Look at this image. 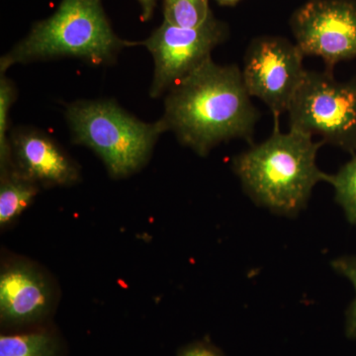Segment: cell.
<instances>
[{
    "instance_id": "11",
    "label": "cell",
    "mask_w": 356,
    "mask_h": 356,
    "mask_svg": "<svg viewBox=\"0 0 356 356\" xmlns=\"http://www.w3.org/2000/svg\"><path fill=\"white\" fill-rule=\"evenodd\" d=\"M36 182L11 168L1 173L0 185V224H8L16 219L31 204L38 193Z\"/></svg>"
},
{
    "instance_id": "4",
    "label": "cell",
    "mask_w": 356,
    "mask_h": 356,
    "mask_svg": "<svg viewBox=\"0 0 356 356\" xmlns=\"http://www.w3.org/2000/svg\"><path fill=\"white\" fill-rule=\"evenodd\" d=\"M65 118L74 144L95 151L110 175L124 177L147 163L159 136L161 120L146 123L112 100H83L69 105Z\"/></svg>"
},
{
    "instance_id": "9",
    "label": "cell",
    "mask_w": 356,
    "mask_h": 356,
    "mask_svg": "<svg viewBox=\"0 0 356 356\" xmlns=\"http://www.w3.org/2000/svg\"><path fill=\"white\" fill-rule=\"evenodd\" d=\"M13 168L38 184L69 185L79 178L74 161L48 134L17 128L10 134Z\"/></svg>"
},
{
    "instance_id": "7",
    "label": "cell",
    "mask_w": 356,
    "mask_h": 356,
    "mask_svg": "<svg viewBox=\"0 0 356 356\" xmlns=\"http://www.w3.org/2000/svg\"><path fill=\"white\" fill-rule=\"evenodd\" d=\"M304 54L282 37L252 40L243 57L242 76L248 95L268 107L273 119L286 113L304 81Z\"/></svg>"
},
{
    "instance_id": "16",
    "label": "cell",
    "mask_w": 356,
    "mask_h": 356,
    "mask_svg": "<svg viewBox=\"0 0 356 356\" xmlns=\"http://www.w3.org/2000/svg\"><path fill=\"white\" fill-rule=\"evenodd\" d=\"M337 273L350 281L355 290V298L346 312V332L350 339H356V255L339 257L332 262Z\"/></svg>"
},
{
    "instance_id": "14",
    "label": "cell",
    "mask_w": 356,
    "mask_h": 356,
    "mask_svg": "<svg viewBox=\"0 0 356 356\" xmlns=\"http://www.w3.org/2000/svg\"><path fill=\"white\" fill-rule=\"evenodd\" d=\"M212 14L209 0H163L165 21L180 27H197Z\"/></svg>"
},
{
    "instance_id": "17",
    "label": "cell",
    "mask_w": 356,
    "mask_h": 356,
    "mask_svg": "<svg viewBox=\"0 0 356 356\" xmlns=\"http://www.w3.org/2000/svg\"><path fill=\"white\" fill-rule=\"evenodd\" d=\"M181 356H220L214 350L205 346H193L182 353Z\"/></svg>"
},
{
    "instance_id": "15",
    "label": "cell",
    "mask_w": 356,
    "mask_h": 356,
    "mask_svg": "<svg viewBox=\"0 0 356 356\" xmlns=\"http://www.w3.org/2000/svg\"><path fill=\"white\" fill-rule=\"evenodd\" d=\"M16 88L13 81L1 74L0 79V165L1 173L13 168L11 154L9 111L15 102Z\"/></svg>"
},
{
    "instance_id": "1",
    "label": "cell",
    "mask_w": 356,
    "mask_h": 356,
    "mask_svg": "<svg viewBox=\"0 0 356 356\" xmlns=\"http://www.w3.org/2000/svg\"><path fill=\"white\" fill-rule=\"evenodd\" d=\"M250 98L242 70L211 58L168 91L159 120L180 144L205 156L221 143L252 142L261 115Z\"/></svg>"
},
{
    "instance_id": "3",
    "label": "cell",
    "mask_w": 356,
    "mask_h": 356,
    "mask_svg": "<svg viewBox=\"0 0 356 356\" xmlns=\"http://www.w3.org/2000/svg\"><path fill=\"white\" fill-rule=\"evenodd\" d=\"M137 44L117 36L102 0H62L50 17L33 26L29 34L1 58L0 74L14 65L58 58L107 65L122 49Z\"/></svg>"
},
{
    "instance_id": "12",
    "label": "cell",
    "mask_w": 356,
    "mask_h": 356,
    "mask_svg": "<svg viewBox=\"0 0 356 356\" xmlns=\"http://www.w3.org/2000/svg\"><path fill=\"white\" fill-rule=\"evenodd\" d=\"M327 182L334 187V198L346 219L356 226V153L336 175H329Z\"/></svg>"
},
{
    "instance_id": "5",
    "label": "cell",
    "mask_w": 356,
    "mask_h": 356,
    "mask_svg": "<svg viewBox=\"0 0 356 356\" xmlns=\"http://www.w3.org/2000/svg\"><path fill=\"white\" fill-rule=\"evenodd\" d=\"M287 113L291 130L356 153V79L343 83L329 70H307Z\"/></svg>"
},
{
    "instance_id": "8",
    "label": "cell",
    "mask_w": 356,
    "mask_h": 356,
    "mask_svg": "<svg viewBox=\"0 0 356 356\" xmlns=\"http://www.w3.org/2000/svg\"><path fill=\"white\" fill-rule=\"evenodd\" d=\"M293 35L304 56L324 60L327 70L356 58V0H310L293 14Z\"/></svg>"
},
{
    "instance_id": "13",
    "label": "cell",
    "mask_w": 356,
    "mask_h": 356,
    "mask_svg": "<svg viewBox=\"0 0 356 356\" xmlns=\"http://www.w3.org/2000/svg\"><path fill=\"white\" fill-rule=\"evenodd\" d=\"M55 350L53 339L44 332L0 337V356H54Z\"/></svg>"
},
{
    "instance_id": "18",
    "label": "cell",
    "mask_w": 356,
    "mask_h": 356,
    "mask_svg": "<svg viewBox=\"0 0 356 356\" xmlns=\"http://www.w3.org/2000/svg\"><path fill=\"white\" fill-rule=\"evenodd\" d=\"M142 7V16L144 20H149L153 15L156 6V0H138Z\"/></svg>"
},
{
    "instance_id": "6",
    "label": "cell",
    "mask_w": 356,
    "mask_h": 356,
    "mask_svg": "<svg viewBox=\"0 0 356 356\" xmlns=\"http://www.w3.org/2000/svg\"><path fill=\"white\" fill-rule=\"evenodd\" d=\"M226 26L213 14L197 27H180L163 20L151 36L142 42L154 58V77L149 89L153 98L168 91L206 60L227 39Z\"/></svg>"
},
{
    "instance_id": "19",
    "label": "cell",
    "mask_w": 356,
    "mask_h": 356,
    "mask_svg": "<svg viewBox=\"0 0 356 356\" xmlns=\"http://www.w3.org/2000/svg\"><path fill=\"white\" fill-rule=\"evenodd\" d=\"M221 4H224V6H232V4H235L238 0H218Z\"/></svg>"
},
{
    "instance_id": "2",
    "label": "cell",
    "mask_w": 356,
    "mask_h": 356,
    "mask_svg": "<svg viewBox=\"0 0 356 356\" xmlns=\"http://www.w3.org/2000/svg\"><path fill=\"white\" fill-rule=\"evenodd\" d=\"M324 145L299 131L281 132L280 119H274L268 139L234 159V172L257 205L295 216L306 207L314 187L327 182L329 175L317 165L318 152Z\"/></svg>"
},
{
    "instance_id": "10",
    "label": "cell",
    "mask_w": 356,
    "mask_h": 356,
    "mask_svg": "<svg viewBox=\"0 0 356 356\" xmlns=\"http://www.w3.org/2000/svg\"><path fill=\"white\" fill-rule=\"evenodd\" d=\"M51 290L42 274L24 264H13L0 275V313L4 322L21 324L43 316Z\"/></svg>"
}]
</instances>
